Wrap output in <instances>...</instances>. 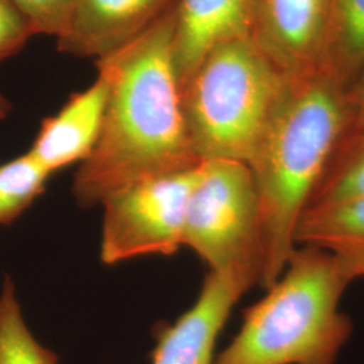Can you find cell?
I'll return each mask as SVG.
<instances>
[{
  "instance_id": "cell-8",
  "label": "cell",
  "mask_w": 364,
  "mask_h": 364,
  "mask_svg": "<svg viewBox=\"0 0 364 364\" xmlns=\"http://www.w3.org/2000/svg\"><path fill=\"white\" fill-rule=\"evenodd\" d=\"M246 291L234 277L209 272L193 306L176 323L156 326L153 364H215L216 341Z\"/></svg>"
},
{
  "instance_id": "cell-2",
  "label": "cell",
  "mask_w": 364,
  "mask_h": 364,
  "mask_svg": "<svg viewBox=\"0 0 364 364\" xmlns=\"http://www.w3.org/2000/svg\"><path fill=\"white\" fill-rule=\"evenodd\" d=\"M346 91L323 68L287 76L248 162L259 205V285L266 289L294 254L297 224L346 134Z\"/></svg>"
},
{
  "instance_id": "cell-19",
  "label": "cell",
  "mask_w": 364,
  "mask_h": 364,
  "mask_svg": "<svg viewBox=\"0 0 364 364\" xmlns=\"http://www.w3.org/2000/svg\"><path fill=\"white\" fill-rule=\"evenodd\" d=\"M347 130L344 135L364 134V68L346 91Z\"/></svg>"
},
{
  "instance_id": "cell-6",
  "label": "cell",
  "mask_w": 364,
  "mask_h": 364,
  "mask_svg": "<svg viewBox=\"0 0 364 364\" xmlns=\"http://www.w3.org/2000/svg\"><path fill=\"white\" fill-rule=\"evenodd\" d=\"M198 165L134 182L105 198L100 248L103 263L117 264L142 255L166 257L181 247Z\"/></svg>"
},
{
  "instance_id": "cell-12",
  "label": "cell",
  "mask_w": 364,
  "mask_h": 364,
  "mask_svg": "<svg viewBox=\"0 0 364 364\" xmlns=\"http://www.w3.org/2000/svg\"><path fill=\"white\" fill-rule=\"evenodd\" d=\"M296 246L331 254L352 281H364V198L306 209L296 228Z\"/></svg>"
},
{
  "instance_id": "cell-20",
  "label": "cell",
  "mask_w": 364,
  "mask_h": 364,
  "mask_svg": "<svg viewBox=\"0 0 364 364\" xmlns=\"http://www.w3.org/2000/svg\"><path fill=\"white\" fill-rule=\"evenodd\" d=\"M11 111H13L11 102L0 92V120H4Z\"/></svg>"
},
{
  "instance_id": "cell-18",
  "label": "cell",
  "mask_w": 364,
  "mask_h": 364,
  "mask_svg": "<svg viewBox=\"0 0 364 364\" xmlns=\"http://www.w3.org/2000/svg\"><path fill=\"white\" fill-rule=\"evenodd\" d=\"M36 34L13 0H0V63L21 52Z\"/></svg>"
},
{
  "instance_id": "cell-17",
  "label": "cell",
  "mask_w": 364,
  "mask_h": 364,
  "mask_svg": "<svg viewBox=\"0 0 364 364\" xmlns=\"http://www.w3.org/2000/svg\"><path fill=\"white\" fill-rule=\"evenodd\" d=\"M25 14L34 34L58 38L70 21L77 0H13Z\"/></svg>"
},
{
  "instance_id": "cell-9",
  "label": "cell",
  "mask_w": 364,
  "mask_h": 364,
  "mask_svg": "<svg viewBox=\"0 0 364 364\" xmlns=\"http://www.w3.org/2000/svg\"><path fill=\"white\" fill-rule=\"evenodd\" d=\"M177 0H77L58 52L96 61L142 36Z\"/></svg>"
},
{
  "instance_id": "cell-16",
  "label": "cell",
  "mask_w": 364,
  "mask_h": 364,
  "mask_svg": "<svg viewBox=\"0 0 364 364\" xmlns=\"http://www.w3.org/2000/svg\"><path fill=\"white\" fill-rule=\"evenodd\" d=\"M50 176L28 153L0 165V225L18 219L45 192Z\"/></svg>"
},
{
  "instance_id": "cell-10",
  "label": "cell",
  "mask_w": 364,
  "mask_h": 364,
  "mask_svg": "<svg viewBox=\"0 0 364 364\" xmlns=\"http://www.w3.org/2000/svg\"><path fill=\"white\" fill-rule=\"evenodd\" d=\"M107 102L108 81L97 73L87 90L70 95L55 115L42 120L27 153L50 174L82 164L99 141Z\"/></svg>"
},
{
  "instance_id": "cell-13",
  "label": "cell",
  "mask_w": 364,
  "mask_h": 364,
  "mask_svg": "<svg viewBox=\"0 0 364 364\" xmlns=\"http://www.w3.org/2000/svg\"><path fill=\"white\" fill-rule=\"evenodd\" d=\"M321 68L346 90L364 68V0H332Z\"/></svg>"
},
{
  "instance_id": "cell-7",
  "label": "cell",
  "mask_w": 364,
  "mask_h": 364,
  "mask_svg": "<svg viewBox=\"0 0 364 364\" xmlns=\"http://www.w3.org/2000/svg\"><path fill=\"white\" fill-rule=\"evenodd\" d=\"M332 0H251V39L287 76L321 68Z\"/></svg>"
},
{
  "instance_id": "cell-1",
  "label": "cell",
  "mask_w": 364,
  "mask_h": 364,
  "mask_svg": "<svg viewBox=\"0 0 364 364\" xmlns=\"http://www.w3.org/2000/svg\"><path fill=\"white\" fill-rule=\"evenodd\" d=\"M176 4L142 36L96 61L108 81V102L99 141L73 181L82 208L134 182L200 164L185 127L173 61Z\"/></svg>"
},
{
  "instance_id": "cell-15",
  "label": "cell",
  "mask_w": 364,
  "mask_h": 364,
  "mask_svg": "<svg viewBox=\"0 0 364 364\" xmlns=\"http://www.w3.org/2000/svg\"><path fill=\"white\" fill-rule=\"evenodd\" d=\"M58 355L39 343L23 320L10 277L0 291V364H58Z\"/></svg>"
},
{
  "instance_id": "cell-4",
  "label": "cell",
  "mask_w": 364,
  "mask_h": 364,
  "mask_svg": "<svg viewBox=\"0 0 364 364\" xmlns=\"http://www.w3.org/2000/svg\"><path fill=\"white\" fill-rule=\"evenodd\" d=\"M287 77L248 37L212 48L180 85L185 127L198 161L248 165Z\"/></svg>"
},
{
  "instance_id": "cell-14",
  "label": "cell",
  "mask_w": 364,
  "mask_h": 364,
  "mask_svg": "<svg viewBox=\"0 0 364 364\" xmlns=\"http://www.w3.org/2000/svg\"><path fill=\"white\" fill-rule=\"evenodd\" d=\"M360 198H364V134L344 135L305 210Z\"/></svg>"
},
{
  "instance_id": "cell-5",
  "label": "cell",
  "mask_w": 364,
  "mask_h": 364,
  "mask_svg": "<svg viewBox=\"0 0 364 364\" xmlns=\"http://www.w3.org/2000/svg\"><path fill=\"white\" fill-rule=\"evenodd\" d=\"M182 246L246 289L259 284L262 272L259 205L247 164L201 161L188 201Z\"/></svg>"
},
{
  "instance_id": "cell-3",
  "label": "cell",
  "mask_w": 364,
  "mask_h": 364,
  "mask_svg": "<svg viewBox=\"0 0 364 364\" xmlns=\"http://www.w3.org/2000/svg\"><path fill=\"white\" fill-rule=\"evenodd\" d=\"M352 282L331 254L299 246L215 364L338 363L351 338L340 301Z\"/></svg>"
},
{
  "instance_id": "cell-11",
  "label": "cell",
  "mask_w": 364,
  "mask_h": 364,
  "mask_svg": "<svg viewBox=\"0 0 364 364\" xmlns=\"http://www.w3.org/2000/svg\"><path fill=\"white\" fill-rule=\"evenodd\" d=\"M251 0H177L173 61L178 84L216 45L250 34Z\"/></svg>"
}]
</instances>
